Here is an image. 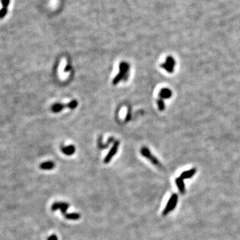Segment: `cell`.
<instances>
[{"mask_svg": "<svg viewBox=\"0 0 240 240\" xmlns=\"http://www.w3.org/2000/svg\"><path fill=\"white\" fill-rule=\"evenodd\" d=\"M119 141H116V142L113 143V146H112V148H111L110 150L108 152V153L107 154V156H105V159H104V163L105 164H108V163L111 161V159L113 158L114 157L115 155L116 154L117 150H118V148H119Z\"/></svg>", "mask_w": 240, "mask_h": 240, "instance_id": "cell-3", "label": "cell"}, {"mask_svg": "<svg viewBox=\"0 0 240 240\" xmlns=\"http://www.w3.org/2000/svg\"><path fill=\"white\" fill-rule=\"evenodd\" d=\"M126 75H127V74H125L124 73H123V72H121V71H119V73H117V76L114 77L112 84H113V85H117L120 81H121L123 79L125 78V76H126Z\"/></svg>", "mask_w": 240, "mask_h": 240, "instance_id": "cell-9", "label": "cell"}, {"mask_svg": "<svg viewBox=\"0 0 240 240\" xmlns=\"http://www.w3.org/2000/svg\"><path fill=\"white\" fill-rule=\"evenodd\" d=\"M129 69V65L126 62H121L119 64V71L127 74V72Z\"/></svg>", "mask_w": 240, "mask_h": 240, "instance_id": "cell-11", "label": "cell"}, {"mask_svg": "<svg viewBox=\"0 0 240 240\" xmlns=\"http://www.w3.org/2000/svg\"><path fill=\"white\" fill-rule=\"evenodd\" d=\"M69 207V204L65 202H55L52 205V210L56 211L57 209L61 210L63 215H66V212Z\"/></svg>", "mask_w": 240, "mask_h": 240, "instance_id": "cell-4", "label": "cell"}, {"mask_svg": "<svg viewBox=\"0 0 240 240\" xmlns=\"http://www.w3.org/2000/svg\"><path fill=\"white\" fill-rule=\"evenodd\" d=\"M173 66H174V61H173V58L171 57H168L166 60V62L163 63L161 65L162 68H164L168 72L173 71Z\"/></svg>", "mask_w": 240, "mask_h": 240, "instance_id": "cell-5", "label": "cell"}, {"mask_svg": "<svg viewBox=\"0 0 240 240\" xmlns=\"http://www.w3.org/2000/svg\"><path fill=\"white\" fill-rule=\"evenodd\" d=\"M47 240H58L57 239V237L55 236V235H52V236H51L49 238L47 239Z\"/></svg>", "mask_w": 240, "mask_h": 240, "instance_id": "cell-19", "label": "cell"}, {"mask_svg": "<svg viewBox=\"0 0 240 240\" xmlns=\"http://www.w3.org/2000/svg\"><path fill=\"white\" fill-rule=\"evenodd\" d=\"M9 1H10V0H1V4L3 5V6H4V7L7 8L8 5H9Z\"/></svg>", "mask_w": 240, "mask_h": 240, "instance_id": "cell-18", "label": "cell"}, {"mask_svg": "<svg viewBox=\"0 0 240 240\" xmlns=\"http://www.w3.org/2000/svg\"><path fill=\"white\" fill-rule=\"evenodd\" d=\"M61 151L66 156H71L76 151V148L73 145H70L66 147H64L61 149Z\"/></svg>", "mask_w": 240, "mask_h": 240, "instance_id": "cell-6", "label": "cell"}, {"mask_svg": "<svg viewBox=\"0 0 240 240\" xmlns=\"http://www.w3.org/2000/svg\"><path fill=\"white\" fill-rule=\"evenodd\" d=\"M7 13V8L3 7L1 9H0V19H3L5 17V16Z\"/></svg>", "mask_w": 240, "mask_h": 240, "instance_id": "cell-16", "label": "cell"}, {"mask_svg": "<svg viewBox=\"0 0 240 240\" xmlns=\"http://www.w3.org/2000/svg\"><path fill=\"white\" fill-rule=\"evenodd\" d=\"M67 107V104H63V103H55L54 105L52 106V111L54 113H59L61 111H62L64 108Z\"/></svg>", "mask_w": 240, "mask_h": 240, "instance_id": "cell-7", "label": "cell"}, {"mask_svg": "<svg viewBox=\"0 0 240 240\" xmlns=\"http://www.w3.org/2000/svg\"><path fill=\"white\" fill-rule=\"evenodd\" d=\"M159 95L162 98H169L172 95V92L168 89H162L160 91Z\"/></svg>", "mask_w": 240, "mask_h": 240, "instance_id": "cell-13", "label": "cell"}, {"mask_svg": "<svg viewBox=\"0 0 240 240\" xmlns=\"http://www.w3.org/2000/svg\"><path fill=\"white\" fill-rule=\"evenodd\" d=\"M175 183L177 184L179 189L181 191V193H183L185 191V187H184V183L183 182V180L181 178H178L175 180Z\"/></svg>", "mask_w": 240, "mask_h": 240, "instance_id": "cell-14", "label": "cell"}, {"mask_svg": "<svg viewBox=\"0 0 240 240\" xmlns=\"http://www.w3.org/2000/svg\"><path fill=\"white\" fill-rule=\"evenodd\" d=\"M77 104H78V103H77V101L76 100H73L67 104V108H68L71 109H73L77 108Z\"/></svg>", "mask_w": 240, "mask_h": 240, "instance_id": "cell-15", "label": "cell"}, {"mask_svg": "<svg viewBox=\"0 0 240 240\" xmlns=\"http://www.w3.org/2000/svg\"><path fill=\"white\" fill-rule=\"evenodd\" d=\"M195 173H196V170L195 169H191L189 171H187V172H185L181 173L180 175V178L182 179V180H183V179L189 178V177H192V176L194 175Z\"/></svg>", "mask_w": 240, "mask_h": 240, "instance_id": "cell-12", "label": "cell"}, {"mask_svg": "<svg viewBox=\"0 0 240 240\" xmlns=\"http://www.w3.org/2000/svg\"><path fill=\"white\" fill-rule=\"evenodd\" d=\"M157 104H158L159 110H161V111L164 110L165 108V105H164V101H163V100H157Z\"/></svg>", "mask_w": 240, "mask_h": 240, "instance_id": "cell-17", "label": "cell"}, {"mask_svg": "<svg viewBox=\"0 0 240 240\" xmlns=\"http://www.w3.org/2000/svg\"><path fill=\"white\" fill-rule=\"evenodd\" d=\"M39 167L41 169L49 170V169H52L53 168L55 167V164L52 161H46V162H44V163H42V164H40Z\"/></svg>", "mask_w": 240, "mask_h": 240, "instance_id": "cell-8", "label": "cell"}, {"mask_svg": "<svg viewBox=\"0 0 240 240\" xmlns=\"http://www.w3.org/2000/svg\"><path fill=\"white\" fill-rule=\"evenodd\" d=\"M131 118V114H130V111H128V113L127 114V116H126V119H125V121H129V119Z\"/></svg>", "mask_w": 240, "mask_h": 240, "instance_id": "cell-20", "label": "cell"}, {"mask_svg": "<svg viewBox=\"0 0 240 240\" xmlns=\"http://www.w3.org/2000/svg\"><path fill=\"white\" fill-rule=\"evenodd\" d=\"M141 153L142 154V156L145 157V158L149 159L153 165H157V166H161V164L159 162L158 159L152 155V153H151L150 151L149 150L148 148H145V147H143V148H141Z\"/></svg>", "mask_w": 240, "mask_h": 240, "instance_id": "cell-2", "label": "cell"}, {"mask_svg": "<svg viewBox=\"0 0 240 240\" xmlns=\"http://www.w3.org/2000/svg\"><path fill=\"white\" fill-rule=\"evenodd\" d=\"M177 196L176 194H173L169 198V201H168L167 205L165 206L164 212H163V215H167V213H169L170 212H172L176 206V205H177Z\"/></svg>", "mask_w": 240, "mask_h": 240, "instance_id": "cell-1", "label": "cell"}, {"mask_svg": "<svg viewBox=\"0 0 240 240\" xmlns=\"http://www.w3.org/2000/svg\"><path fill=\"white\" fill-rule=\"evenodd\" d=\"M65 217L67 220H78L81 217V215L78 213H66Z\"/></svg>", "mask_w": 240, "mask_h": 240, "instance_id": "cell-10", "label": "cell"}]
</instances>
